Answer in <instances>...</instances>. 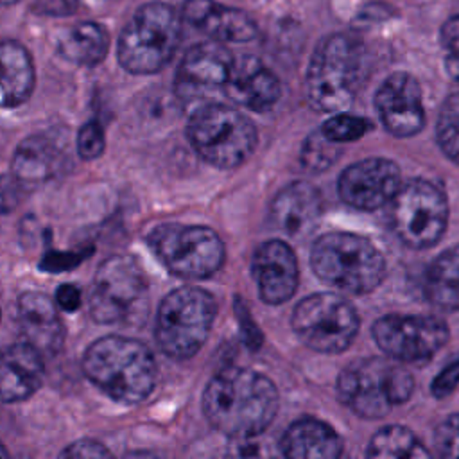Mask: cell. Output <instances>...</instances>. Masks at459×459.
<instances>
[{"label":"cell","instance_id":"obj_1","mask_svg":"<svg viewBox=\"0 0 459 459\" xmlns=\"http://www.w3.org/2000/svg\"><path fill=\"white\" fill-rule=\"evenodd\" d=\"M206 420L233 439L262 434L276 416L278 391L262 373L226 368L212 377L203 393Z\"/></svg>","mask_w":459,"mask_h":459},{"label":"cell","instance_id":"obj_2","mask_svg":"<svg viewBox=\"0 0 459 459\" xmlns=\"http://www.w3.org/2000/svg\"><path fill=\"white\" fill-rule=\"evenodd\" d=\"M82 373L113 402L133 405L154 391L158 366L147 344L111 333L86 348Z\"/></svg>","mask_w":459,"mask_h":459},{"label":"cell","instance_id":"obj_3","mask_svg":"<svg viewBox=\"0 0 459 459\" xmlns=\"http://www.w3.org/2000/svg\"><path fill=\"white\" fill-rule=\"evenodd\" d=\"M366 75L364 43L351 34H330L321 39L308 63L305 79L307 100L317 111L342 109L357 97Z\"/></svg>","mask_w":459,"mask_h":459},{"label":"cell","instance_id":"obj_4","mask_svg":"<svg viewBox=\"0 0 459 459\" xmlns=\"http://www.w3.org/2000/svg\"><path fill=\"white\" fill-rule=\"evenodd\" d=\"M181 43V16L163 2L136 9L118 36L120 66L136 75L156 74L174 57Z\"/></svg>","mask_w":459,"mask_h":459},{"label":"cell","instance_id":"obj_5","mask_svg":"<svg viewBox=\"0 0 459 459\" xmlns=\"http://www.w3.org/2000/svg\"><path fill=\"white\" fill-rule=\"evenodd\" d=\"M314 273L350 294L375 290L385 276L382 253L364 237L346 231L321 235L310 251Z\"/></svg>","mask_w":459,"mask_h":459},{"label":"cell","instance_id":"obj_6","mask_svg":"<svg viewBox=\"0 0 459 459\" xmlns=\"http://www.w3.org/2000/svg\"><path fill=\"white\" fill-rule=\"evenodd\" d=\"M412 377L394 359H360L337 378L339 400L360 418L385 416L412 394Z\"/></svg>","mask_w":459,"mask_h":459},{"label":"cell","instance_id":"obj_7","mask_svg":"<svg viewBox=\"0 0 459 459\" xmlns=\"http://www.w3.org/2000/svg\"><path fill=\"white\" fill-rule=\"evenodd\" d=\"M186 136L194 151L217 169L242 165L256 147V129L251 120L217 100L194 108Z\"/></svg>","mask_w":459,"mask_h":459},{"label":"cell","instance_id":"obj_8","mask_svg":"<svg viewBox=\"0 0 459 459\" xmlns=\"http://www.w3.org/2000/svg\"><path fill=\"white\" fill-rule=\"evenodd\" d=\"M215 298L199 287L169 292L156 314L154 337L160 350L176 360L194 357L206 342L215 321Z\"/></svg>","mask_w":459,"mask_h":459},{"label":"cell","instance_id":"obj_9","mask_svg":"<svg viewBox=\"0 0 459 459\" xmlns=\"http://www.w3.org/2000/svg\"><path fill=\"white\" fill-rule=\"evenodd\" d=\"M149 285L133 256L115 255L104 260L88 296L91 317L100 325H140L145 321Z\"/></svg>","mask_w":459,"mask_h":459},{"label":"cell","instance_id":"obj_10","mask_svg":"<svg viewBox=\"0 0 459 459\" xmlns=\"http://www.w3.org/2000/svg\"><path fill=\"white\" fill-rule=\"evenodd\" d=\"M145 240L170 274L186 280L215 274L226 256L221 237L206 226L167 222L152 228Z\"/></svg>","mask_w":459,"mask_h":459},{"label":"cell","instance_id":"obj_11","mask_svg":"<svg viewBox=\"0 0 459 459\" xmlns=\"http://www.w3.org/2000/svg\"><path fill=\"white\" fill-rule=\"evenodd\" d=\"M391 222L398 238L412 247L425 249L441 240L448 222L445 190L429 179H411L391 199Z\"/></svg>","mask_w":459,"mask_h":459},{"label":"cell","instance_id":"obj_12","mask_svg":"<svg viewBox=\"0 0 459 459\" xmlns=\"http://www.w3.org/2000/svg\"><path fill=\"white\" fill-rule=\"evenodd\" d=\"M290 325L298 339L310 350L341 353L359 332V314L342 296L317 292L296 305Z\"/></svg>","mask_w":459,"mask_h":459},{"label":"cell","instance_id":"obj_13","mask_svg":"<svg viewBox=\"0 0 459 459\" xmlns=\"http://www.w3.org/2000/svg\"><path fill=\"white\" fill-rule=\"evenodd\" d=\"M373 339L398 362H423L446 344L448 326L434 316L389 314L373 325Z\"/></svg>","mask_w":459,"mask_h":459},{"label":"cell","instance_id":"obj_14","mask_svg":"<svg viewBox=\"0 0 459 459\" xmlns=\"http://www.w3.org/2000/svg\"><path fill=\"white\" fill-rule=\"evenodd\" d=\"M233 59L231 52L215 39L190 47L183 56L174 79L178 99L194 108L215 102L219 95H224Z\"/></svg>","mask_w":459,"mask_h":459},{"label":"cell","instance_id":"obj_15","mask_svg":"<svg viewBox=\"0 0 459 459\" xmlns=\"http://www.w3.org/2000/svg\"><path fill=\"white\" fill-rule=\"evenodd\" d=\"M400 185V169L394 161L366 158L342 170L337 190L348 206L369 212L389 203Z\"/></svg>","mask_w":459,"mask_h":459},{"label":"cell","instance_id":"obj_16","mask_svg":"<svg viewBox=\"0 0 459 459\" xmlns=\"http://www.w3.org/2000/svg\"><path fill=\"white\" fill-rule=\"evenodd\" d=\"M375 108L384 127L398 138L418 134L425 126L420 82L407 72L391 74L377 90Z\"/></svg>","mask_w":459,"mask_h":459},{"label":"cell","instance_id":"obj_17","mask_svg":"<svg viewBox=\"0 0 459 459\" xmlns=\"http://www.w3.org/2000/svg\"><path fill=\"white\" fill-rule=\"evenodd\" d=\"M251 273L260 298L269 305L289 301L298 287V262L289 244L267 240L251 258Z\"/></svg>","mask_w":459,"mask_h":459},{"label":"cell","instance_id":"obj_18","mask_svg":"<svg viewBox=\"0 0 459 459\" xmlns=\"http://www.w3.org/2000/svg\"><path fill=\"white\" fill-rule=\"evenodd\" d=\"M280 93V79L260 59L253 56H240L233 59L224 97L233 100L237 106L262 113L278 102Z\"/></svg>","mask_w":459,"mask_h":459},{"label":"cell","instance_id":"obj_19","mask_svg":"<svg viewBox=\"0 0 459 459\" xmlns=\"http://www.w3.org/2000/svg\"><path fill=\"white\" fill-rule=\"evenodd\" d=\"M181 18L221 43H244L256 38L255 20L240 11L215 0H186Z\"/></svg>","mask_w":459,"mask_h":459},{"label":"cell","instance_id":"obj_20","mask_svg":"<svg viewBox=\"0 0 459 459\" xmlns=\"http://www.w3.org/2000/svg\"><path fill=\"white\" fill-rule=\"evenodd\" d=\"M18 325L25 342L34 346L41 355L59 351L65 339V326L56 301L39 292L27 290L18 298Z\"/></svg>","mask_w":459,"mask_h":459},{"label":"cell","instance_id":"obj_21","mask_svg":"<svg viewBox=\"0 0 459 459\" xmlns=\"http://www.w3.org/2000/svg\"><path fill=\"white\" fill-rule=\"evenodd\" d=\"M323 201L316 186L296 181L280 190L271 204V222L285 235L299 238L308 235L319 222Z\"/></svg>","mask_w":459,"mask_h":459},{"label":"cell","instance_id":"obj_22","mask_svg":"<svg viewBox=\"0 0 459 459\" xmlns=\"http://www.w3.org/2000/svg\"><path fill=\"white\" fill-rule=\"evenodd\" d=\"M43 355L29 342L11 344L0 351V400L20 403L29 400L43 382Z\"/></svg>","mask_w":459,"mask_h":459},{"label":"cell","instance_id":"obj_23","mask_svg":"<svg viewBox=\"0 0 459 459\" xmlns=\"http://www.w3.org/2000/svg\"><path fill=\"white\" fill-rule=\"evenodd\" d=\"M280 448L292 459H335L342 452V441L325 421L303 418L285 430Z\"/></svg>","mask_w":459,"mask_h":459},{"label":"cell","instance_id":"obj_24","mask_svg":"<svg viewBox=\"0 0 459 459\" xmlns=\"http://www.w3.org/2000/svg\"><path fill=\"white\" fill-rule=\"evenodd\" d=\"M36 82L30 52L14 39L0 41V109L23 104Z\"/></svg>","mask_w":459,"mask_h":459},{"label":"cell","instance_id":"obj_25","mask_svg":"<svg viewBox=\"0 0 459 459\" xmlns=\"http://www.w3.org/2000/svg\"><path fill=\"white\" fill-rule=\"evenodd\" d=\"M61 161V151L54 140L45 134H30L13 152L11 176L23 186H34L54 178Z\"/></svg>","mask_w":459,"mask_h":459},{"label":"cell","instance_id":"obj_26","mask_svg":"<svg viewBox=\"0 0 459 459\" xmlns=\"http://www.w3.org/2000/svg\"><path fill=\"white\" fill-rule=\"evenodd\" d=\"M111 45L109 32L97 22H77L57 38V54L79 66H95L104 61Z\"/></svg>","mask_w":459,"mask_h":459},{"label":"cell","instance_id":"obj_27","mask_svg":"<svg viewBox=\"0 0 459 459\" xmlns=\"http://www.w3.org/2000/svg\"><path fill=\"white\" fill-rule=\"evenodd\" d=\"M423 294L437 308L459 310V246L445 249L429 264Z\"/></svg>","mask_w":459,"mask_h":459},{"label":"cell","instance_id":"obj_28","mask_svg":"<svg viewBox=\"0 0 459 459\" xmlns=\"http://www.w3.org/2000/svg\"><path fill=\"white\" fill-rule=\"evenodd\" d=\"M368 457H429V450L423 443L402 425H387L382 427L369 441Z\"/></svg>","mask_w":459,"mask_h":459},{"label":"cell","instance_id":"obj_29","mask_svg":"<svg viewBox=\"0 0 459 459\" xmlns=\"http://www.w3.org/2000/svg\"><path fill=\"white\" fill-rule=\"evenodd\" d=\"M436 136L448 160L459 165V93L450 95L439 111Z\"/></svg>","mask_w":459,"mask_h":459},{"label":"cell","instance_id":"obj_30","mask_svg":"<svg viewBox=\"0 0 459 459\" xmlns=\"http://www.w3.org/2000/svg\"><path fill=\"white\" fill-rule=\"evenodd\" d=\"M369 129V122L362 117L357 115H348V113H339L325 120L321 126V134L328 138L333 143H346V142H355L362 138Z\"/></svg>","mask_w":459,"mask_h":459},{"label":"cell","instance_id":"obj_31","mask_svg":"<svg viewBox=\"0 0 459 459\" xmlns=\"http://www.w3.org/2000/svg\"><path fill=\"white\" fill-rule=\"evenodd\" d=\"M337 143L330 142L328 138H325L319 131V134H312L307 143L303 145V152H301V161L307 169L312 170H323L326 167H330L337 156Z\"/></svg>","mask_w":459,"mask_h":459},{"label":"cell","instance_id":"obj_32","mask_svg":"<svg viewBox=\"0 0 459 459\" xmlns=\"http://www.w3.org/2000/svg\"><path fill=\"white\" fill-rule=\"evenodd\" d=\"M441 47L446 74L459 82V14L450 16L441 27Z\"/></svg>","mask_w":459,"mask_h":459},{"label":"cell","instance_id":"obj_33","mask_svg":"<svg viewBox=\"0 0 459 459\" xmlns=\"http://www.w3.org/2000/svg\"><path fill=\"white\" fill-rule=\"evenodd\" d=\"M106 147V136L99 120H88L77 133V154L82 160H97L102 156Z\"/></svg>","mask_w":459,"mask_h":459},{"label":"cell","instance_id":"obj_34","mask_svg":"<svg viewBox=\"0 0 459 459\" xmlns=\"http://www.w3.org/2000/svg\"><path fill=\"white\" fill-rule=\"evenodd\" d=\"M434 445L441 457H459V414H452L437 425Z\"/></svg>","mask_w":459,"mask_h":459},{"label":"cell","instance_id":"obj_35","mask_svg":"<svg viewBox=\"0 0 459 459\" xmlns=\"http://www.w3.org/2000/svg\"><path fill=\"white\" fill-rule=\"evenodd\" d=\"M91 249H82V251H48L45 253L39 267L45 269L47 273H59V271H68L77 267Z\"/></svg>","mask_w":459,"mask_h":459},{"label":"cell","instance_id":"obj_36","mask_svg":"<svg viewBox=\"0 0 459 459\" xmlns=\"http://www.w3.org/2000/svg\"><path fill=\"white\" fill-rule=\"evenodd\" d=\"M459 384V357H454L441 371L439 375L432 380L430 391L436 398H446L448 394L454 393V389Z\"/></svg>","mask_w":459,"mask_h":459},{"label":"cell","instance_id":"obj_37","mask_svg":"<svg viewBox=\"0 0 459 459\" xmlns=\"http://www.w3.org/2000/svg\"><path fill=\"white\" fill-rule=\"evenodd\" d=\"M59 455L61 457H97L99 459V457H109L111 452L100 441L84 437V439L70 443L66 448H63L59 452Z\"/></svg>","mask_w":459,"mask_h":459},{"label":"cell","instance_id":"obj_38","mask_svg":"<svg viewBox=\"0 0 459 459\" xmlns=\"http://www.w3.org/2000/svg\"><path fill=\"white\" fill-rule=\"evenodd\" d=\"M23 185L14 176H0V215L11 213L22 197Z\"/></svg>","mask_w":459,"mask_h":459},{"label":"cell","instance_id":"obj_39","mask_svg":"<svg viewBox=\"0 0 459 459\" xmlns=\"http://www.w3.org/2000/svg\"><path fill=\"white\" fill-rule=\"evenodd\" d=\"M56 305L65 312H75L82 305V294L74 283H61L56 289Z\"/></svg>","mask_w":459,"mask_h":459},{"label":"cell","instance_id":"obj_40","mask_svg":"<svg viewBox=\"0 0 459 459\" xmlns=\"http://www.w3.org/2000/svg\"><path fill=\"white\" fill-rule=\"evenodd\" d=\"M77 0H34V9L41 14L66 16L75 11Z\"/></svg>","mask_w":459,"mask_h":459},{"label":"cell","instance_id":"obj_41","mask_svg":"<svg viewBox=\"0 0 459 459\" xmlns=\"http://www.w3.org/2000/svg\"><path fill=\"white\" fill-rule=\"evenodd\" d=\"M9 454H7V450H5V446L2 445V441H0V457H7Z\"/></svg>","mask_w":459,"mask_h":459},{"label":"cell","instance_id":"obj_42","mask_svg":"<svg viewBox=\"0 0 459 459\" xmlns=\"http://www.w3.org/2000/svg\"><path fill=\"white\" fill-rule=\"evenodd\" d=\"M16 2H20V0H0V5H13Z\"/></svg>","mask_w":459,"mask_h":459},{"label":"cell","instance_id":"obj_43","mask_svg":"<svg viewBox=\"0 0 459 459\" xmlns=\"http://www.w3.org/2000/svg\"><path fill=\"white\" fill-rule=\"evenodd\" d=\"M0 317H2V310H0Z\"/></svg>","mask_w":459,"mask_h":459}]
</instances>
